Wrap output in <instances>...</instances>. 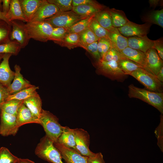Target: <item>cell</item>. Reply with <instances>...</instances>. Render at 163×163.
Returning <instances> with one entry per match:
<instances>
[{"mask_svg":"<svg viewBox=\"0 0 163 163\" xmlns=\"http://www.w3.org/2000/svg\"><path fill=\"white\" fill-rule=\"evenodd\" d=\"M128 88L129 97L137 98L147 103L155 108L163 114V92L150 91L136 87L133 84L130 85Z\"/></svg>","mask_w":163,"mask_h":163,"instance_id":"cell-1","label":"cell"},{"mask_svg":"<svg viewBox=\"0 0 163 163\" xmlns=\"http://www.w3.org/2000/svg\"><path fill=\"white\" fill-rule=\"evenodd\" d=\"M35 153L39 158L50 163H64L60 152L46 135L40 139L35 149Z\"/></svg>","mask_w":163,"mask_h":163,"instance_id":"cell-2","label":"cell"},{"mask_svg":"<svg viewBox=\"0 0 163 163\" xmlns=\"http://www.w3.org/2000/svg\"><path fill=\"white\" fill-rule=\"evenodd\" d=\"M39 120L46 135L54 143L57 142L62 132L63 127L58 118L49 111L42 109Z\"/></svg>","mask_w":163,"mask_h":163,"instance_id":"cell-3","label":"cell"},{"mask_svg":"<svg viewBox=\"0 0 163 163\" xmlns=\"http://www.w3.org/2000/svg\"><path fill=\"white\" fill-rule=\"evenodd\" d=\"M25 25L30 39L42 42L49 40L53 28L50 24L45 21L28 22Z\"/></svg>","mask_w":163,"mask_h":163,"instance_id":"cell-4","label":"cell"},{"mask_svg":"<svg viewBox=\"0 0 163 163\" xmlns=\"http://www.w3.org/2000/svg\"><path fill=\"white\" fill-rule=\"evenodd\" d=\"M130 75L143 85L146 89L155 92H163V84L156 76L144 68L139 69L130 73Z\"/></svg>","mask_w":163,"mask_h":163,"instance_id":"cell-5","label":"cell"},{"mask_svg":"<svg viewBox=\"0 0 163 163\" xmlns=\"http://www.w3.org/2000/svg\"><path fill=\"white\" fill-rule=\"evenodd\" d=\"M86 18L70 11L63 12L59 11L53 16L44 21L49 22L53 27H63L68 28L79 21Z\"/></svg>","mask_w":163,"mask_h":163,"instance_id":"cell-6","label":"cell"},{"mask_svg":"<svg viewBox=\"0 0 163 163\" xmlns=\"http://www.w3.org/2000/svg\"><path fill=\"white\" fill-rule=\"evenodd\" d=\"M96 64L99 72L112 80L123 82L128 75L120 68L117 62H106L101 59Z\"/></svg>","mask_w":163,"mask_h":163,"instance_id":"cell-7","label":"cell"},{"mask_svg":"<svg viewBox=\"0 0 163 163\" xmlns=\"http://www.w3.org/2000/svg\"><path fill=\"white\" fill-rule=\"evenodd\" d=\"M76 151L81 155L87 157L93 155L95 153L89 149L90 136L88 133L81 128L74 129Z\"/></svg>","mask_w":163,"mask_h":163,"instance_id":"cell-8","label":"cell"},{"mask_svg":"<svg viewBox=\"0 0 163 163\" xmlns=\"http://www.w3.org/2000/svg\"><path fill=\"white\" fill-rule=\"evenodd\" d=\"M11 41L15 40L20 45L21 48L25 47L28 44L30 38L23 22L14 20L11 22Z\"/></svg>","mask_w":163,"mask_h":163,"instance_id":"cell-9","label":"cell"},{"mask_svg":"<svg viewBox=\"0 0 163 163\" xmlns=\"http://www.w3.org/2000/svg\"><path fill=\"white\" fill-rule=\"evenodd\" d=\"M0 116V135L4 136L15 135L19 128L17 121L16 115L1 110Z\"/></svg>","mask_w":163,"mask_h":163,"instance_id":"cell-10","label":"cell"},{"mask_svg":"<svg viewBox=\"0 0 163 163\" xmlns=\"http://www.w3.org/2000/svg\"><path fill=\"white\" fill-rule=\"evenodd\" d=\"M152 25L147 23L139 24L129 21L123 26L117 28L120 33L126 37H144L147 36Z\"/></svg>","mask_w":163,"mask_h":163,"instance_id":"cell-11","label":"cell"},{"mask_svg":"<svg viewBox=\"0 0 163 163\" xmlns=\"http://www.w3.org/2000/svg\"><path fill=\"white\" fill-rule=\"evenodd\" d=\"M59 11L58 7L50 3L47 0H42L37 10L29 22H37L44 21Z\"/></svg>","mask_w":163,"mask_h":163,"instance_id":"cell-12","label":"cell"},{"mask_svg":"<svg viewBox=\"0 0 163 163\" xmlns=\"http://www.w3.org/2000/svg\"><path fill=\"white\" fill-rule=\"evenodd\" d=\"M54 144L66 163H88V157L81 155L75 150L58 142L54 143Z\"/></svg>","mask_w":163,"mask_h":163,"instance_id":"cell-13","label":"cell"},{"mask_svg":"<svg viewBox=\"0 0 163 163\" xmlns=\"http://www.w3.org/2000/svg\"><path fill=\"white\" fill-rule=\"evenodd\" d=\"M146 70L156 76L163 67V60L153 48L149 49L146 53Z\"/></svg>","mask_w":163,"mask_h":163,"instance_id":"cell-14","label":"cell"},{"mask_svg":"<svg viewBox=\"0 0 163 163\" xmlns=\"http://www.w3.org/2000/svg\"><path fill=\"white\" fill-rule=\"evenodd\" d=\"M14 68L15 75L13 81L7 88L10 95L15 94L21 90L34 86L24 79L20 72L21 68L19 65H15Z\"/></svg>","mask_w":163,"mask_h":163,"instance_id":"cell-15","label":"cell"},{"mask_svg":"<svg viewBox=\"0 0 163 163\" xmlns=\"http://www.w3.org/2000/svg\"><path fill=\"white\" fill-rule=\"evenodd\" d=\"M11 55L5 54L0 63V82L7 88L11 84L15 75V72L11 69L9 65V59Z\"/></svg>","mask_w":163,"mask_h":163,"instance_id":"cell-16","label":"cell"},{"mask_svg":"<svg viewBox=\"0 0 163 163\" xmlns=\"http://www.w3.org/2000/svg\"><path fill=\"white\" fill-rule=\"evenodd\" d=\"M128 46L146 53L149 49L153 48V40L147 36H134L127 38Z\"/></svg>","mask_w":163,"mask_h":163,"instance_id":"cell-17","label":"cell"},{"mask_svg":"<svg viewBox=\"0 0 163 163\" xmlns=\"http://www.w3.org/2000/svg\"><path fill=\"white\" fill-rule=\"evenodd\" d=\"M16 117L17 123L19 127L27 123L40 124L39 119L32 113L24 103L19 108Z\"/></svg>","mask_w":163,"mask_h":163,"instance_id":"cell-18","label":"cell"},{"mask_svg":"<svg viewBox=\"0 0 163 163\" xmlns=\"http://www.w3.org/2000/svg\"><path fill=\"white\" fill-rule=\"evenodd\" d=\"M5 17L11 23V21L14 20L27 22V21L22 11L19 0H11L9 10L5 15Z\"/></svg>","mask_w":163,"mask_h":163,"instance_id":"cell-19","label":"cell"},{"mask_svg":"<svg viewBox=\"0 0 163 163\" xmlns=\"http://www.w3.org/2000/svg\"><path fill=\"white\" fill-rule=\"evenodd\" d=\"M108 38L112 47L119 51L128 46L127 38L122 35L117 28L111 31H109Z\"/></svg>","mask_w":163,"mask_h":163,"instance_id":"cell-20","label":"cell"},{"mask_svg":"<svg viewBox=\"0 0 163 163\" xmlns=\"http://www.w3.org/2000/svg\"><path fill=\"white\" fill-rule=\"evenodd\" d=\"M125 57L142 66L146 67L145 53L128 46L120 51Z\"/></svg>","mask_w":163,"mask_h":163,"instance_id":"cell-21","label":"cell"},{"mask_svg":"<svg viewBox=\"0 0 163 163\" xmlns=\"http://www.w3.org/2000/svg\"><path fill=\"white\" fill-rule=\"evenodd\" d=\"M57 142L76 151L74 129L68 126H63L62 132Z\"/></svg>","mask_w":163,"mask_h":163,"instance_id":"cell-22","label":"cell"},{"mask_svg":"<svg viewBox=\"0 0 163 163\" xmlns=\"http://www.w3.org/2000/svg\"><path fill=\"white\" fill-rule=\"evenodd\" d=\"M42 1V0H19L22 11L27 22L31 20Z\"/></svg>","mask_w":163,"mask_h":163,"instance_id":"cell-23","label":"cell"},{"mask_svg":"<svg viewBox=\"0 0 163 163\" xmlns=\"http://www.w3.org/2000/svg\"><path fill=\"white\" fill-rule=\"evenodd\" d=\"M23 103L32 113L39 119L42 110V102L39 95L37 94L24 100Z\"/></svg>","mask_w":163,"mask_h":163,"instance_id":"cell-24","label":"cell"},{"mask_svg":"<svg viewBox=\"0 0 163 163\" xmlns=\"http://www.w3.org/2000/svg\"><path fill=\"white\" fill-rule=\"evenodd\" d=\"M107 10L111 18L112 26L115 28L122 27L129 21L122 10L115 8H107Z\"/></svg>","mask_w":163,"mask_h":163,"instance_id":"cell-25","label":"cell"},{"mask_svg":"<svg viewBox=\"0 0 163 163\" xmlns=\"http://www.w3.org/2000/svg\"><path fill=\"white\" fill-rule=\"evenodd\" d=\"M94 18L101 26L108 31H111L115 28L112 26L111 18L107 8L96 13Z\"/></svg>","mask_w":163,"mask_h":163,"instance_id":"cell-26","label":"cell"},{"mask_svg":"<svg viewBox=\"0 0 163 163\" xmlns=\"http://www.w3.org/2000/svg\"><path fill=\"white\" fill-rule=\"evenodd\" d=\"M103 10L93 5H83L72 7V11L81 16L87 18Z\"/></svg>","mask_w":163,"mask_h":163,"instance_id":"cell-27","label":"cell"},{"mask_svg":"<svg viewBox=\"0 0 163 163\" xmlns=\"http://www.w3.org/2000/svg\"><path fill=\"white\" fill-rule=\"evenodd\" d=\"M144 22L157 25L163 27V9L151 11L142 18Z\"/></svg>","mask_w":163,"mask_h":163,"instance_id":"cell-28","label":"cell"},{"mask_svg":"<svg viewBox=\"0 0 163 163\" xmlns=\"http://www.w3.org/2000/svg\"><path fill=\"white\" fill-rule=\"evenodd\" d=\"M24 101L11 100L5 101L0 107V111L13 115H17L18 110Z\"/></svg>","mask_w":163,"mask_h":163,"instance_id":"cell-29","label":"cell"},{"mask_svg":"<svg viewBox=\"0 0 163 163\" xmlns=\"http://www.w3.org/2000/svg\"><path fill=\"white\" fill-rule=\"evenodd\" d=\"M38 88V87L34 85L31 87L21 90L15 94L10 95L6 101L11 100L24 101L38 94L36 90Z\"/></svg>","mask_w":163,"mask_h":163,"instance_id":"cell-30","label":"cell"},{"mask_svg":"<svg viewBox=\"0 0 163 163\" xmlns=\"http://www.w3.org/2000/svg\"><path fill=\"white\" fill-rule=\"evenodd\" d=\"M117 63L120 68L127 75L139 69L144 68L142 66L126 58L121 59Z\"/></svg>","mask_w":163,"mask_h":163,"instance_id":"cell-31","label":"cell"},{"mask_svg":"<svg viewBox=\"0 0 163 163\" xmlns=\"http://www.w3.org/2000/svg\"><path fill=\"white\" fill-rule=\"evenodd\" d=\"M79 36L81 47L84 49L87 45L99 40L89 27L79 34Z\"/></svg>","mask_w":163,"mask_h":163,"instance_id":"cell-32","label":"cell"},{"mask_svg":"<svg viewBox=\"0 0 163 163\" xmlns=\"http://www.w3.org/2000/svg\"><path fill=\"white\" fill-rule=\"evenodd\" d=\"M94 15L82 19L68 28V33L80 34L84 31L89 28L90 24Z\"/></svg>","mask_w":163,"mask_h":163,"instance_id":"cell-33","label":"cell"},{"mask_svg":"<svg viewBox=\"0 0 163 163\" xmlns=\"http://www.w3.org/2000/svg\"><path fill=\"white\" fill-rule=\"evenodd\" d=\"M11 30V24L0 19V45L11 41L10 37Z\"/></svg>","mask_w":163,"mask_h":163,"instance_id":"cell-34","label":"cell"},{"mask_svg":"<svg viewBox=\"0 0 163 163\" xmlns=\"http://www.w3.org/2000/svg\"><path fill=\"white\" fill-rule=\"evenodd\" d=\"M19 44L15 40L0 45V54H10L12 55H17L21 49Z\"/></svg>","mask_w":163,"mask_h":163,"instance_id":"cell-35","label":"cell"},{"mask_svg":"<svg viewBox=\"0 0 163 163\" xmlns=\"http://www.w3.org/2000/svg\"><path fill=\"white\" fill-rule=\"evenodd\" d=\"M72 49L78 46L81 47L79 34L68 33L65 36L61 45Z\"/></svg>","mask_w":163,"mask_h":163,"instance_id":"cell-36","label":"cell"},{"mask_svg":"<svg viewBox=\"0 0 163 163\" xmlns=\"http://www.w3.org/2000/svg\"><path fill=\"white\" fill-rule=\"evenodd\" d=\"M68 33L67 28L63 27H53L49 40L53 41L60 46Z\"/></svg>","mask_w":163,"mask_h":163,"instance_id":"cell-37","label":"cell"},{"mask_svg":"<svg viewBox=\"0 0 163 163\" xmlns=\"http://www.w3.org/2000/svg\"><path fill=\"white\" fill-rule=\"evenodd\" d=\"M89 27L99 39L108 38L109 31L101 26L94 18L91 21Z\"/></svg>","mask_w":163,"mask_h":163,"instance_id":"cell-38","label":"cell"},{"mask_svg":"<svg viewBox=\"0 0 163 163\" xmlns=\"http://www.w3.org/2000/svg\"><path fill=\"white\" fill-rule=\"evenodd\" d=\"M19 159L7 148L5 147L0 148V163H18Z\"/></svg>","mask_w":163,"mask_h":163,"instance_id":"cell-39","label":"cell"},{"mask_svg":"<svg viewBox=\"0 0 163 163\" xmlns=\"http://www.w3.org/2000/svg\"><path fill=\"white\" fill-rule=\"evenodd\" d=\"M126 58L119 51L112 47L101 59L106 62L113 61L118 62Z\"/></svg>","mask_w":163,"mask_h":163,"instance_id":"cell-40","label":"cell"},{"mask_svg":"<svg viewBox=\"0 0 163 163\" xmlns=\"http://www.w3.org/2000/svg\"><path fill=\"white\" fill-rule=\"evenodd\" d=\"M112 47L110 40L107 38H102L98 40L97 49L101 59Z\"/></svg>","mask_w":163,"mask_h":163,"instance_id":"cell-41","label":"cell"},{"mask_svg":"<svg viewBox=\"0 0 163 163\" xmlns=\"http://www.w3.org/2000/svg\"><path fill=\"white\" fill-rule=\"evenodd\" d=\"M47 1L56 5L60 12H66L72 10V0H47Z\"/></svg>","mask_w":163,"mask_h":163,"instance_id":"cell-42","label":"cell"},{"mask_svg":"<svg viewBox=\"0 0 163 163\" xmlns=\"http://www.w3.org/2000/svg\"><path fill=\"white\" fill-rule=\"evenodd\" d=\"M97 42L98 41L93 43L87 45L85 48L92 55L95 59L96 63L99 62L101 59L98 50Z\"/></svg>","mask_w":163,"mask_h":163,"instance_id":"cell-43","label":"cell"},{"mask_svg":"<svg viewBox=\"0 0 163 163\" xmlns=\"http://www.w3.org/2000/svg\"><path fill=\"white\" fill-rule=\"evenodd\" d=\"M83 5H92L103 9H105L107 8L106 6L99 4L96 1L92 0H72V7Z\"/></svg>","mask_w":163,"mask_h":163,"instance_id":"cell-44","label":"cell"},{"mask_svg":"<svg viewBox=\"0 0 163 163\" xmlns=\"http://www.w3.org/2000/svg\"><path fill=\"white\" fill-rule=\"evenodd\" d=\"M153 48L157 52L161 59L163 60V38L153 40Z\"/></svg>","mask_w":163,"mask_h":163,"instance_id":"cell-45","label":"cell"},{"mask_svg":"<svg viewBox=\"0 0 163 163\" xmlns=\"http://www.w3.org/2000/svg\"><path fill=\"white\" fill-rule=\"evenodd\" d=\"M88 163H105V162L102 153L99 152L88 157Z\"/></svg>","mask_w":163,"mask_h":163,"instance_id":"cell-46","label":"cell"},{"mask_svg":"<svg viewBox=\"0 0 163 163\" xmlns=\"http://www.w3.org/2000/svg\"><path fill=\"white\" fill-rule=\"evenodd\" d=\"M10 95L7 88L0 82V107Z\"/></svg>","mask_w":163,"mask_h":163,"instance_id":"cell-47","label":"cell"},{"mask_svg":"<svg viewBox=\"0 0 163 163\" xmlns=\"http://www.w3.org/2000/svg\"><path fill=\"white\" fill-rule=\"evenodd\" d=\"M11 0H2V12L5 15L8 13L10 9Z\"/></svg>","mask_w":163,"mask_h":163,"instance_id":"cell-48","label":"cell"},{"mask_svg":"<svg viewBox=\"0 0 163 163\" xmlns=\"http://www.w3.org/2000/svg\"><path fill=\"white\" fill-rule=\"evenodd\" d=\"M163 1L159 0H149V2L150 7L155 8L158 6H162Z\"/></svg>","mask_w":163,"mask_h":163,"instance_id":"cell-49","label":"cell"},{"mask_svg":"<svg viewBox=\"0 0 163 163\" xmlns=\"http://www.w3.org/2000/svg\"><path fill=\"white\" fill-rule=\"evenodd\" d=\"M158 79L161 82H163V67H162L156 76Z\"/></svg>","mask_w":163,"mask_h":163,"instance_id":"cell-50","label":"cell"},{"mask_svg":"<svg viewBox=\"0 0 163 163\" xmlns=\"http://www.w3.org/2000/svg\"><path fill=\"white\" fill-rule=\"evenodd\" d=\"M19 163H35L34 161L27 159H19Z\"/></svg>","mask_w":163,"mask_h":163,"instance_id":"cell-51","label":"cell"},{"mask_svg":"<svg viewBox=\"0 0 163 163\" xmlns=\"http://www.w3.org/2000/svg\"><path fill=\"white\" fill-rule=\"evenodd\" d=\"M0 19L4 20L8 23L11 24V23H9L6 19L5 17V15L1 11H0Z\"/></svg>","mask_w":163,"mask_h":163,"instance_id":"cell-52","label":"cell"},{"mask_svg":"<svg viewBox=\"0 0 163 163\" xmlns=\"http://www.w3.org/2000/svg\"><path fill=\"white\" fill-rule=\"evenodd\" d=\"M2 0H0V11L2 12Z\"/></svg>","mask_w":163,"mask_h":163,"instance_id":"cell-53","label":"cell"},{"mask_svg":"<svg viewBox=\"0 0 163 163\" xmlns=\"http://www.w3.org/2000/svg\"><path fill=\"white\" fill-rule=\"evenodd\" d=\"M5 54H0V63L2 59L3 56Z\"/></svg>","mask_w":163,"mask_h":163,"instance_id":"cell-54","label":"cell"},{"mask_svg":"<svg viewBox=\"0 0 163 163\" xmlns=\"http://www.w3.org/2000/svg\"><path fill=\"white\" fill-rule=\"evenodd\" d=\"M18 163H19V162H18Z\"/></svg>","mask_w":163,"mask_h":163,"instance_id":"cell-55","label":"cell"}]
</instances>
